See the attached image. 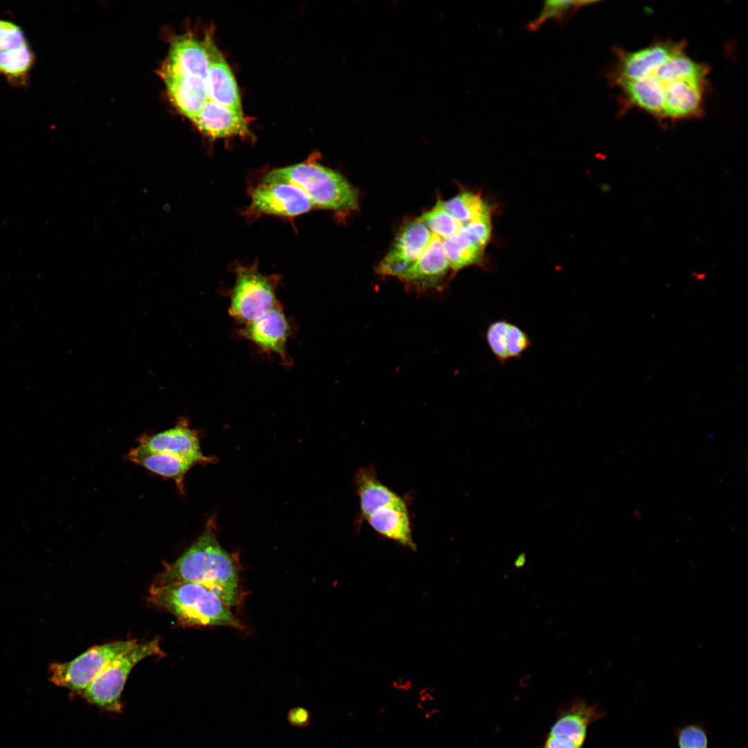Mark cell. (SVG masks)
I'll use <instances>...</instances> for the list:
<instances>
[{"instance_id":"obj_1","label":"cell","mask_w":748,"mask_h":748,"mask_svg":"<svg viewBox=\"0 0 748 748\" xmlns=\"http://www.w3.org/2000/svg\"><path fill=\"white\" fill-rule=\"evenodd\" d=\"M213 517L206 522L197 539L175 562L166 565L153 585L175 582L201 585L226 605H235L239 597V578L233 557L220 544Z\"/></svg>"},{"instance_id":"obj_2","label":"cell","mask_w":748,"mask_h":748,"mask_svg":"<svg viewBox=\"0 0 748 748\" xmlns=\"http://www.w3.org/2000/svg\"><path fill=\"white\" fill-rule=\"evenodd\" d=\"M149 600L157 607L172 614L184 624L241 627L228 605L211 590L197 583L152 585Z\"/></svg>"},{"instance_id":"obj_3","label":"cell","mask_w":748,"mask_h":748,"mask_svg":"<svg viewBox=\"0 0 748 748\" xmlns=\"http://www.w3.org/2000/svg\"><path fill=\"white\" fill-rule=\"evenodd\" d=\"M264 183L293 184L309 197L313 206L337 212L353 211L358 206L356 190L339 172L314 161H305L280 168L267 173Z\"/></svg>"},{"instance_id":"obj_4","label":"cell","mask_w":748,"mask_h":748,"mask_svg":"<svg viewBox=\"0 0 748 748\" xmlns=\"http://www.w3.org/2000/svg\"><path fill=\"white\" fill-rule=\"evenodd\" d=\"M162 655L164 652L158 638L145 643H136L106 666L81 696L89 704L103 710L121 713L123 709L121 693L133 667L145 658Z\"/></svg>"},{"instance_id":"obj_5","label":"cell","mask_w":748,"mask_h":748,"mask_svg":"<svg viewBox=\"0 0 748 748\" xmlns=\"http://www.w3.org/2000/svg\"><path fill=\"white\" fill-rule=\"evenodd\" d=\"M136 643L131 639L96 645L70 661L51 664L49 680L81 695L106 666Z\"/></svg>"},{"instance_id":"obj_6","label":"cell","mask_w":748,"mask_h":748,"mask_svg":"<svg viewBox=\"0 0 748 748\" xmlns=\"http://www.w3.org/2000/svg\"><path fill=\"white\" fill-rule=\"evenodd\" d=\"M276 278L260 274L255 267H239L229 312L246 325L266 314L278 304Z\"/></svg>"},{"instance_id":"obj_7","label":"cell","mask_w":748,"mask_h":748,"mask_svg":"<svg viewBox=\"0 0 748 748\" xmlns=\"http://www.w3.org/2000/svg\"><path fill=\"white\" fill-rule=\"evenodd\" d=\"M605 714L599 704L575 697L560 706L543 744L537 748H582L589 725Z\"/></svg>"},{"instance_id":"obj_8","label":"cell","mask_w":748,"mask_h":748,"mask_svg":"<svg viewBox=\"0 0 748 748\" xmlns=\"http://www.w3.org/2000/svg\"><path fill=\"white\" fill-rule=\"evenodd\" d=\"M431 235L419 218L407 222L400 229L388 253L379 263L377 272L400 278L422 255Z\"/></svg>"},{"instance_id":"obj_9","label":"cell","mask_w":748,"mask_h":748,"mask_svg":"<svg viewBox=\"0 0 748 748\" xmlns=\"http://www.w3.org/2000/svg\"><path fill=\"white\" fill-rule=\"evenodd\" d=\"M251 197V209L258 213L294 217L313 206L303 190L285 182H262L253 189Z\"/></svg>"},{"instance_id":"obj_10","label":"cell","mask_w":748,"mask_h":748,"mask_svg":"<svg viewBox=\"0 0 748 748\" xmlns=\"http://www.w3.org/2000/svg\"><path fill=\"white\" fill-rule=\"evenodd\" d=\"M139 445L154 452H165L179 456L193 466L206 464L215 459L204 456L201 451L197 433L191 429L184 418L175 427L154 434H143L139 438Z\"/></svg>"},{"instance_id":"obj_11","label":"cell","mask_w":748,"mask_h":748,"mask_svg":"<svg viewBox=\"0 0 748 748\" xmlns=\"http://www.w3.org/2000/svg\"><path fill=\"white\" fill-rule=\"evenodd\" d=\"M681 42H658L634 51H617V61L609 74L610 82L639 80L663 63Z\"/></svg>"},{"instance_id":"obj_12","label":"cell","mask_w":748,"mask_h":748,"mask_svg":"<svg viewBox=\"0 0 748 748\" xmlns=\"http://www.w3.org/2000/svg\"><path fill=\"white\" fill-rule=\"evenodd\" d=\"M706 84V77L673 80L665 89L661 119L697 116L702 111Z\"/></svg>"},{"instance_id":"obj_13","label":"cell","mask_w":748,"mask_h":748,"mask_svg":"<svg viewBox=\"0 0 748 748\" xmlns=\"http://www.w3.org/2000/svg\"><path fill=\"white\" fill-rule=\"evenodd\" d=\"M210 63L205 42L189 36L175 39L161 75L198 78L205 80Z\"/></svg>"},{"instance_id":"obj_14","label":"cell","mask_w":748,"mask_h":748,"mask_svg":"<svg viewBox=\"0 0 748 748\" xmlns=\"http://www.w3.org/2000/svg\"><path fill=\"white\" fill-rule=\"evenodd\" d=\"M204 42L210 60L204 80L208 100L242 112L238 88L231 69L211 39L206 38Z\"/></svg>"},{"instance_id":"obj_15","label":"cell","mask_w":748,"mask_h":748,"mask_svg":"<svg viewBox=\"0 0 748 748\" xmlns=\"http://www.w3.org/2000/svg\"><path fill=\"white\" fill-rule=\"evenodd\" d=\"M289 333L288 321L278 303L261 317L246 324L241 330L244 337L262 349L278 353L284 360Z\"/></svg>"},{"instance_id":"obj_16","label":"cell","mask_w":748,"mask_h":748,"mask_svg":"<svg viewBox=\"0 0 748 748\" xmlns=\"http://www.w3.org/2000/svg\"><path fill=\"white\" fill-rule=\"evenodd\" d=\"M449 267L443 240L432 233L422 255L400 279L418 290L438 287Z\"/></svg>"},{"instance_id":"obj_17","label":"cell","mask_w":748,"mask_h":748,"mask_svg":"<svg viewBox=\"0 0 748 748\" xmlns=\"http://www.w3.org/2000/svg\"><path fill=\"white\" fill-rule=\"evenodd\" d=\"M206 135L215 139L245 136L249 129L242 112L208 100L191 120Z\"/></svg>"},{"instance_id":"obj_18","label":"cell","mask_w":748,"mask_h":748,"mask_svg":"<svg viewBox=\"0 0 748 748\" xmlns=\"http://www.w3.org/2000/svg\"><path fill=\"white\" fill-rule=\"evenodd\" d=\"M354 483L359 500V523L380 508L405 502L379 479L373 465L359 468L355 473Z\"/></svg>"},{"instance_id":"obj_19","label":"cell","mask_w":748,"mask_h":748,"mask_svg":"<svg viewBox=\"0 0 748 748\" xmlns=\"http://www.w3.org/2000/svg\"><path fill=\"white\" fill-rule=\"evenodd\" d=\"M365 520L382 537L412 550L416 549L406 502L380 508Z\"/></svg>"},{"instance_id":"obj_20","label":"cell","mask_w":748,"mask_h":748,"mask_svg":"<svg viewBox=\"0 0 748 748\" xmlns=\"http://www.w3.org/2000/svg\"><path fill=\"white\" fill-rule=\"evenodd\" d=\"M127 458L152 473L172 479L179 493H184V477L193 466L190 463L179 456L152 451L141 445L130 449Z\"/></svg>"},{"instance_id":"obj_21","label":"cell","mask_w":748,"mask_h":748,"mask_svg":"<svg viewBox=\"0 0 748 748\" xmlns=\"http://www.w3.org/2000/svg\"><path fill=\"white\" fill-rule=\"evenodd\" d=\"M173 104L193 120L208 100L205 82L198 78L162 76Z\"/></svg>"},{"instance_id":"obj_22","label":"cell","mask_w":748,"mask_h":748,"mask_svg":"<svg viewBox=\"0 0 748 748\" xmlns=\"http://www.w3.org/2000/svg\"><path fill=\"white\" fill-rule=\"evenodd\" d=\"M35 61L29 44L0 51V75L12 84L25 86Z\"/></svg>"},{"instance_id":"obj_23","label":"cell","mask_w":748,"mask_h":748,"mask_svg":"<svg viewBox=\"0 0 748 748\" xmlns=\"http://www.w3.org/2000/svg\"><path fill=\"white\" fill-rule=\"evenodd\" d=\"M438 203L448 214L461 223L490 218V206L479 195L472 193L464 192L447 201L439 200Z\"/></svg>"},{"instance_id":"obj_24","label":"cell","mask_w":748,"mask_h":748,"mask_svg":"<svg viewBox=\"0 0 748 748\" xmlns=\"http://www.w3.org/2000/svg\"><path fill=\"white\" fill-rule=\"evenodd\" d=\"M442 240L449 267L455 271L481 261L483 249L461 232Z\"/></svg>"},{"instance_id":"obj_25","label":"cell","mask_w":748,"mask_h":748,"mask_svg":"<svg viewBox=\"0 0 748 748\" xmlns=\"http://www.w3.org/2000/svg\"><path fill=\"white\" fill-rule=\"evenodd\" d=\"M594 1H545L539 15L526 26L531 32L537 31L547 20L554 19L563 23L570 19L582 7L596 3Z\"/></svg>"},{"instance_id":"obj_26","label":"cell","mask_w":748,"mask_h":748,"mask_svg":"<svg viewBox=\"0 0 748 748\" xmlns=\"http://www.w3.org/2000/svg\"><path fill=\"white\" fill-rule=\"evenodd\" d=\"M418 218L431 233L441 239L460 233L463 225V223L443 210L438 202L431 211L425 213Z\"/></svg>"},{"instance_id":"obj_27","label":"cell","mask_w":748,"mask_h":748,"mask_svg":"<svg viewBox=\"0 0 748 748\" xmlns=\"http://www.w3.org/2000/svg\"><path fill=\"white\" fill-rule=\"evenodd\" d=\"M509 323L506 319L495 321L488 326L486 332L488 347L501 364H504L510 359L506 348Z\"/></svg>"},{"instance_id":"obj_28","label":"cell","mask_w":748,"mask_h":748,"mask_svg":"<svg viewBox=\"0 0 748 748\" xmlns=\"http://www.w3.org/2000/svg\"><path fill=\"white\" fill-rule=\"evenodd\" d=\"M679 748H708L709 733L704 726L692 722L675 731Z\"/></svg>"},{"instance_id":"obj_29","label":"cell","mask_w":748,"mask_h":748,"mask_svg":"<svg viewBox=\"0 0 748 748\" xmlns=\"http://www.w3.org/2000/svg\"><path fill=\"white\" fill-rule=\"evenodd\" d=\"M28 44L26 36L17 23L0 18V51H5Z\"/></svg>"},{"instance_id":"obj_30","label":"cell","mask_w":748,"mask_h":748,"mask_svg":"<svg viewBox=\"0 0 748 748\" xmlns=\"http://www.w3.org/2000/svg\"><path fill=\"white\" fill-rule=\"evenodd\" d=\"M492 231L490 218L463 223L461 233L475 246L483 249L488 244Z\"/></svg>"},{"instance_id":"obj_31","label":"cell","mask_w":748,"mask_h":748,"mask_svg":"<svg viewBox=\"0 0 748 748\" xmlns=\"http://www.w3.org/2000/svg\"><path fill=\"white\" fill-rule=\"evenodd\" d=\"M531 344L532 341L528 334L518 326L510 322L506 337V348L509 358H519Z\"/></svg>"},{"instance_id":"obj_32","label":"cell","mask_w":748,"mask_h":748,"mask_svg":"<svg viewBox=\"0 0 748 748\" xmlns=\"http://www.w3.org/2000/svg\"><path fill=\"white\" fill-rule=\"evenodd\" d=\"M310 713L303 707H295L290 710L287 714L289 723L296 727L303 728L310 722Z\"/></svg>"}]
</instances>
